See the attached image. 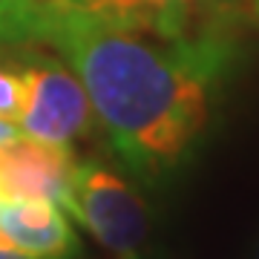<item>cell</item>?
I'll list each match as a JSON object with an SVG mask.
<instances>
[{"instance_id":"52a82bcc","label":"cell","mask_w":259,"mask_h":259,"mask_svg":"<svg viewBox=\"0 0 259 259\" xmlns=\"http://www.w3.org/2000/svg\"><path fill=\"white\" fill-rule=\"evenodd\" d=\"M20 112H23V81H20V72L0 66V118L18 124Z\"/></svg>"},{"instance_id":"8992f818","label":"cell","mask_w":259,"mask_h":259,"mask_svg":"<svg viewBox=\"0 0 259 259\" xmlns=\"http://www.w3.org/2000/svg\"><path fill=\"white\" fill-rule=\"evenodd\" d=\"M66 3L93 9L104 18L158 37L187 35L196 6V0H66Z\"/></svg>"},{"instance_id":"6da1fadb","label":"cell","mask_w":259,"mask_h":259,"mask_svg":"<svg viewBox=\"0 0 259 259\" xmlns=\"http://www.w3.org/2000/svg\"><path fill=\"white\" fill-rule=\"evenodd\" d=\"M0 40L55 47L81 78L112 150L141 182L170 176L187 158L233 64L222 32L158 37L66 0H32Z\"/></svg>"},{"instance_id":"30bf717a","label":"cell","mask_w":259,"mask_h":259,"mask_svg":"<svg viewBox=\"0 0 259 259\" xmlns=\"http://www.w3.org/2000/svg\"><path fill=\"white\" fill-rule=\"evenodd\" d=\"M253 15H256V20H259V0H253Z\"/></svg>"},{"instance_id":"5b68a950","label":"cell","mask_w":259,"mask_h":259,"mask_svg":"<svg viewBox=\"0 0 259 259\" xmlns=\"http://www.w3.org/2000/svg\"><path fill=\"white\" fill-rule=\"evenodd\" d=\"M0 239L32 259H81L83 253L64 207L44 199L0 204Z\"/></svg>"},{"instance_id":"9c48e42d","label":"cell","mask_w":259,"mask_h":259,"mask_svg":"<svg viewBox=\"0 0 259 259\" xmlns=\"http://www.w3.org/2000/svg\"><path fill=\"white\" fill-rule=\"evenodd\" d=\"M0 259H32V256H26V253H20L18 248H12L6 239H0Z\"/></svg>"},{"instance_id":"7a4b0ae2","label":"cell","mask_w":259,"mask_h":259,"mask_svg":"<svg viewBox=\"0 0 259 259\" xmlns=\"http://www.w3.org/2000/svg\"><path fill=\"white\" fill-rule=\"evenodd\" d=\"M64 210L72 213L112 259H144L150 236L147 204L110 164L98 158L75 161Z\"/></svg>"},{"instance_id":"7c38bea8","label":"cell","mask_w":259,"mask_h":259,"mask_svg":"<svg viewBox=\"0 0 259 259\" xmlns=\"http://www.w3.org/2000/svg\"><path fill=\"white\" fill-rule=\"evenodd\" d=\"M0 204H3V202H0Z\"/></svg>"},{"instance_id":"8fae6325","label":"cell","mask_w":259,"mask_h":259,"mask_svg":"<svg viewBox=\"0 0 259 259\" xmlns=\"http://www.w3.org/2000/svg\"><path fill=\"white\" fill-rule=\"evenodd\" d=\"M210 3H228V0H210Z\"/></svg>"},{"instance_id":"277c9868","label":"cell","mask_w":259,"mask_h":259,"mask_svg":"<svg viewBox=\"0 0 259 259\" xmlns=\"http://www.w3.org/2000/svg\"><path fill=\"white\" fill-rule=\"evenodd\" d=\"M75 161L72 147L29 136L0 144V202L44 199L64 207Z\"/></svg>"},{"instance_id":"3957f363","label":"cell","mask_w":259,"mask_h":259,"mask_svg":"<svg viewBox=\"0 0 259 259\" xmlns=\"http://www.w3.org/2000/svg\"><path fill=\"white\" fill-rule=\"evenodd\" d=\"M23 81V112L18 127L23 136L47 144L72 147L75 139L93 130L95 110L81 78L49 55H35L18 66Z\"/></svg>"},{"instance_id":"ba28073f","label":"cell","mask_w":259,"mask_h":259,"mask_svg":"<svg viewBox=\"0 0 259 259\" xmlns=\"http://www.w3.org/2000/svg\"><path fill=\"white\" fill-rule=\"evenodd\" d=\"M23 136V130L15 124V121H6V118H0V144H6V141H15Z\"/></svg>"}]
</instances>
